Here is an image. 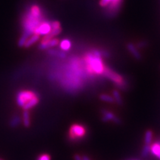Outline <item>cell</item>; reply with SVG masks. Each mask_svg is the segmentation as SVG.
Returning a JSON list of instances; mask_svg holds the SVG:
<instances>
[{"label": "cell", "instance_id": "obj_1", "mask_svg": "<svg viewBox=\"0 0 160 160\" xmlns=\"http://www.w3.org/2000/svg\"><path fill=\"white\" fill-rule=\"evenodd\" d=\"M101 58L95 56L93 54L88 55L87 62L91 72H94L97 74H101L103 72L105 68Z\"/></svg>", "mask_w": 160, "mask_h": 160}, {"label": "cell", "instance_id": "obj_2", "mask_svg": "<svg viewBox=\"0 0 160 160\" xmlns=\"http://www.w3.org/2000/svg\"><path fill=\"white\" fill-rule=\"evenodd\" d=\"M37 97V95L30 91H21L17 95V103L20 107H23L31 100Z\"/></svg>", "mask_w": 160, "mask_h": 160}, {"label": "cell", "instance_id": "obj_3", "mask_svg": "<svg viewBox=\"0 0 160 160\" xmlns=\"http://www.w3.org/2000/svg\"><path fill=\"white\" fill-rule=\"evenodd\" d=\"M69 133L70 137L72 139L81 138L85 135V129L82 125L75 124L71 127Z\"/></svg>", "mask_w": 160, "mask_h": 160}, {"label": "cell", "instance_id": "obj_4", "mask_svg": "<svg viewBox=\"0 0 160 160\" xmlns=\"http://www.w3.org/2000/svg\"><path fill=\"white\" fill-rule=\"evenodd\" d=\"M102 117H101V120L103 122H108L109 121H113L116 124H121L122 120L118 117H116L113 113L109 112L106 109H101V111Z\"/></svg>", "mask_w": 160, "mask_h": 160}, {"label": "cell", "instance_id": "obj_5", "mask_svg": "<svg viewBox=\"0 0 160 160\" xmlns=\"http://www.w3.org/2000/svg\"><path fill=\"white\" fill-rule=\"evenodd\" d=\"M51 31V25L46 21H44L35 29L33 33L37 35H46L49 34Z\"/></svg>", "mask_w": 160, "mask_h": 160}, {"label": "cell", "instance_id": "obj_6", "mask_svg": "<svg viewBox=\"0 0 160 160\" xmlns=\"http://www.w3.org/2000/svg\"><path fill=\"white\" fill-rule=\"evenodd\" d=\"M104 74L106 75V77H107L109 79L112 80L113 82L115 83V84L118 85V86L122 85L123 84V79L120 75L118 74H117L116 73L113 72V71L110 70L108 68L104 69L103 72Z\"/></svg>", "mask_w": 160, "mask_h": 160}, {"label": "cell", "instance_id": "obj_7", "mask_svg": "<svg viewBox=\"0 0 160 160\" xmlns=\"http://www.w3.org/2000/svg\"><path fill=\"white\" fill-rule=\"evenodd\" d=\"M58 44H59V41L57 39H51L48 41L42 42L39 45V48L40 50H46L48 48L57 45Z\"/></svg>", "mask_w": 160, "mask_h": 160}, {"label": "cell", "instance_id": "obj_8", "mask_svg": "<svg viewBox=\"0 0 160 160\" xmlns=\"http://www.w3.org/2000/svg\"><path fill=\"white\" fill-rule=\"evenodd\" d=\"M127 48L128 51L130 52L131 54L137 60H141V55L137 50V48L135 46L131 44V43H128L127 44Z\"/></svg>", "mask_w": 160, "mask_h": 160}, {"label": "cell", "instance_id": "obj_9", "mask_svg": "<svg viewBox=\"0 0 160 160\" xmlns=\"http://www.w3.org/2000/svg\"><path fill=\"white\" fill-rule=\"evenodd\" d=\"M39 39V35L35 34L34 33V34L31 36L30 38H28V39L26 40L25 44H24V46H25L26 48H29L33 44H35Z\"/></svg>", "mask_w": 160, "mask_h": 160}, {"label": "cell", "instance_id": "obj_10", "mask_svg": "<svg viewBox=\"0 0 160 160\" xmlns=\"http://www.w3.org/2000/svg\"><path fill=\"white\" fill-rule=\"evenodd\" d=\"M113 94V97L114 99L115 102L118 104L119 106L123 105V100L122 98L121 97V95H120L119 92L118 90H113L112 92Z\"/></svg>", "mask_w": 160, "mask_h": 160}, {"label": "cell", "instance_id": "obj_11", "mask_svg": "<svg viewBox=\"0 0 160 160\" xmlns=\"http://www.w3.org/2000/svg\"><path fill=\"white\" fill-rule=\"evenodd\" d=\"M153 138V132L151 130H147L145 133V137H144V142L147 145H150Z\"/></svg>", "mask_w": 160, "mask_h": 160}, {"label": "cell", "instance_id": "obj_12", "mask_svg": "<svg viewBox=\"0 0 160 160\" xmlns=\"http://www.w3.org/2000/svg\"><path fill=\"white\" fill-rule=\"evenodd\" d=\"M38 103V97H35V98H33L32 100H31L28 103H27L26 106H24L23 107V108L25 110H28L31 108H32L33 107L36 106Z\"/></svg>", "mask_w": 160, "mask_h": 160}, {"label": "cell", "instance_id": "obj_13", "mask_svg": "<svg viewBox=\"0 0 160 160\" xmlns=\"http://www.w3.org/2000/svg\"><path fill=\"white\" fill-rule=\"evenodd\" d=\"M23 125L26 127H29L30 125V118H29V113L27 112V110H25L23 113Z\"/></svg>", "mask_w": 160, "mask_h": 160}, {"label": "cell", "instance_id": "obj_14", "mask_svg": "<svg viewBox=\"0 0 160 160\" xmlns=\"http://www.w3.org/2000/svg\"><path fill=\"white\" fill-rule=\"evenodd\" d=\"M71 45H72V44H71V42L69 40L64 39L61 42L60 48H61V50H63L64 51H67L70 49Z\"/></svg>", "mask_w": 160, "mask_h": 160}, {"label": "cell", "instance_id": "obj_15", "mask_svg": "<svg viewBox=\"0 0 160 160\" xmlns=\"http://www.w3.org/2000/svg\"><path fill=\"white\" fill-rule=\"evenodd\" d=\"M100 99L101 101H105V102H107V103H114L115 102V100H114V99H113V96L112 97L111 95H107V94L100 95Z\"/></svg>", "mask_w": 160, "mask_h": 160}, {"label": "cell", "instance_id": "obj_16", "mask_svg": "<svg viewBox=\"0 0 160 160\" xmlns=\"http://www.w3.org/2000/svg\"><path fill=\"white\" fill-rule=\"evenodd\" d=\"M151 152L152 153L153 155L155 156L158 155L160 153V144L154 143L151 146Z\"/></svg>", "mask_w": 160, "mask_h": 160}, {"label": "cell", "instance_id": "obj_17", "mask_svg": "<svg viewBox=\"0 0 160 160\" xmlns=\"http://www.w3.org/2000/svg\"><path fill=\"white\" fill-rule=\"evenodd\" d=\"M21 122V119L19 116H15L11 119V120L10 122V125L11 127L15 128V127H16V126H17L18 125H20Z\"/></svg>", "mask_w": 160, "mask_h": 160}, {"label": "cell", "instance_id": "obj_18", "mask_svg": "<svg viewBox=\"0 0 160 160\" xmlns=\"http://www.w3.org/2000/svg\"><path fill=\"white\" fill-rule=\"evenodd\" d=\"M150 152H151L150 145H147V144H145V146H144L142 151H141V156H142L143 158H146V157H147L149 155Z\"/></svg>", "mask_w": 160, "mask_h": 160}, {"label": "cell", "instance_id": "obj_19", "mask_svg": "<svg viewBox=\"0 0 160 160\" xmlns=\"http://www.w3.org/2000/svg\"><path fill=\"white\" fill-rule=\"evenodd\" d=\"M112 0H100V5L101 6V7H107V5L110 4L112 3Z\"/></svg>", "mask_w": 160, "mask_h": 160}, {"label": "cell", "instance_id": "obj_20", "mask_svg": "<svg viewBox=\"0 0 160 160\" xmlns=\"http://www.w3.org/2000/svg\"><path fill=\"white\" fill-rule=\"evenodd\" d=\"M147 44H147V42L141 41V42H138L135 47H136L137 48H144L145 47H146V46L147 45Z\"/></svg>", "mask_w": 160, "mask_h": 160}, {"label": "cell", "instance_id": "obj_21", "mask_svg": "<svg viewBox=\"0 0 160 160\" xmlns=\"http://www.w3.org/2000/svg\"><path fill=\"white\" fill-rule=\"evenodd\" d=\"M49 52H50V54L56 55H58V56H60V57L63 58V57H66V55L64 54L63 53H61V52H58V51H55V50H50Z\"/></svg>", "mask_w": 160, "mask_h": 160}, {"label": "cell", "instance_id": "obj_22", "mask_svg": "<svg viewBox=\"0 0 160 160\" xmlns=\"http://www.w3.org/2000/svg\"><path fill=\"white\" fill-rule=\"evenodd\" d=\"M38 160H50V156L48 154H42L39 156Z\"/></svg>", "mask_w": 160, "mask_h": 160}, {"label": "cell", "instance_id": "obj_23", "mask_svg": "<svg viewBox=\"0 0 160 160\" xmlns=\"http://www.w3.org/2000/svg\"><path fill=\"white\" fill-rule=\"evenodd\" d=\"M101 56H103L106 58H109L110 57V54L108 51H107L106 50H103L101 51Z\"/></svg>", "mask_w": 160, "mask_h": 160}, {"label": "cell", "instance_id": "obj_24", "mask_svg": "<svg viewBox=\"0 0 160 160\" xmlns=\"http://www.w3.org/2000/svg\"><path fill=\"white\" fill-rule=\"evenodd\" d=\"M73 158H74L75 160H83L82 159V157H81L78 154H75L74 155V157H73Z\"/></svg>", "mask_w": 160, "mask_h": 160}, {"label": "cell", "instance_id": "obj_25", "mask_svg": "<svg viewBox=\"0 0 160 160\" xmlns=\"http://www.w3.org/2000/svg\"><path fill=\"white\" fill-rule=\"evenodd\" d=\"M82 159L83 160H90V159L88 158V156H86V155H84L82 157Z\"/></svg>", "mask_w": 160, "mask_h": 160}, {"label": "cell", "instance_id": "obj_26", "mask_svg": "<svg viewBox=\"0 0 160 160\" xmlns=\"http://www.w3.org/2000/svg\"><path fill=\"white\" fill-rule=\"evenodd\" d=\"M156 157H158V158H159V159H160V153H159V154H158V155H157Z\"/></svg>", "mask_w": 160, "mask_h": 160}, {"label": "cell", "instance_id": "obj_27", "mask_svg": "<svg viewBox=\"0 0 160 160\" xmlns=\"http://www.w3.org/2000/svg\"><path fill=\"white\" fill-rule=\"evenodd\" d=\"M0 160H2V159H0Z\"/></svg>", "mask_w": 160, "mask_h": 160}]
</instances>
